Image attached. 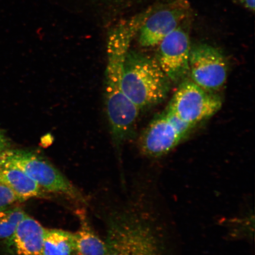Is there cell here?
I'll return each mask as SVG.
<instances>
[{
  "label": "cell",
  "instance_id": "1",
  "mask_svg": "<svg viewBox=\"0 0 255 255\" xmlns=\"http://www.w3.org/2000/svg\"><path fill=\"white\" fill-rule=\"evenodd\" d=\"M105 255H167L166 228L150 204L115 213L108 223Z\"/></svg>",
  "mask_w": 255,
  "mask_h": 255
},
{
  "label": "cell",
  "instance_id": "2",
  "mask_svg": "<svg viewBox=\"0 0 255 255\" xmlns=\"http://www.w3.org/2000/svg\"><path fill=\"white\" fill-rule=\"evenodd\" d=\"M137 31L136 25L128 21L111 34L108 42L105 104L112 137L117 148L131 135L140 110L124 94L122 87L124 60Z\"/></svg>",
  "mask_w": 255,
  "mask_h": 255
},
{
  "label": "cell",
  "instance_id": "3",
  "mask_svg": "<svg viewBox=\"0 0 255 255\" xmlns=\"http://www.w3.org/2000/svg\"><path fill=\"white\" fill-rule=\"evenodd\" d=\"M170 84L155 59L128 52L123 65V90L139 110L163 101L170 90Z\"/></svg>",
  "mask_w": 255,
  "mask_h": 255
},
{
  "label": "cell",
  "instance_id": "4",
  "mask_svg": "<svg viewBox=\"0 0 255 255\" xmlns=\"http://www.w3.org/2000/svg\"><path fill=\"white\" fill-rule=\"evenodd\" d=\"M0 164L19 169L44 191L84 200L81 193L65 175L49 162L33 152L6 149L0 154Z\"/></svg>",
  "mask_w": 255,
  "mask_h": 255
},
{
  "label": "cell",
  "instance_id": "5",
  "mask_svg": "<svg viewBox=\"0 0 255 255\" xmlns=\"http://www.w3.org/2000/svg\"><path fill=\"white\" fill-rule=\"evenodd\" d=\"M221 99L192 81L181 83L168 109L186 122L196 126L221 110Z\"/></svg>",
  "mask_w": 255,
  "mask_h": 255
},
{
  "label": "cell",
  "instance_id": "6",
  "mask_svg": "<svg viewBox=\"0 0 255 255\" xmlns=\"http://www.w3.org/2000/svg\"><path fill=\"white\" fill-rule=\"evenodd\" d=\"M189 73L191 81L205 90L218 91L228 75L227 60L221 50L206 44L191 47Z\"/></svg>",
  "mask_w": 255,
  "mask_h": 255
},
{
  "label": "cell",
  "instance_id": "7",
  "mask_svg": "<svg viewBox=\"0 0 255 255\" xmlns=\"http://www.w3.org/2000/svg\"><path fill=\"white\" fill-rule=\"evenodd\" d=\"M190 5L187 0H174L165 5L157 6L140 27L139 43L143 47L159 43L189 19Z\"/></svg>",
  "mask_w": 255,
  "mask_h": 255
},
{
  "label": "cell",
  "instance_id": "8",
  "mask_svg": "<svg viewBox=\"0 0 255 255\" xmlns=\"http://www.w3.org/2000/svg\"><path fill=\"white\" fill-rule=\"evenodd\" d=\"M184 23L159 43L157 60L171 82L178 83L189 74V34Z\"/></svg>",
  "mask_w": 255,
  "mask_h": 255
},
{
  "label": "cell",
  "instance_id": "9",
  "mask_svg": "<svg viewBox=\"0 0 255 255\" xmlns=\"http://www.w3.org/2000/svg\"><path fill=\"white\" fill-rule=\"evenodd\" d=\"M183 139L164 113L153 120L143 132L139 142L140 151L148 158H160Z\"/></svg>",
  "mask_w": 255,
  "mask_h": 255
},
{
  "label": "cell",
  "instance_id": "10",
  "mask_svg": "<svg viewBox=\"0 0 255 255\" xmlns=\"http://www.w3.org/2000/svg\"><path fill=\"white\" fill-rule=\"evenodd\" d=\"M45 231L39 222L26 215L9 241L17 255H41Z\"/></svg>",
  "mask_w": 255,
  "mask_h": 255
},
{
  "label": "cell",
  "instance_id": "11",
  "mask_svg": "<svg viewBox=\"0 0 255 255\" xmlns=\"http://www.w3.org/2000/svg\"><path fill=\"white\" fill-rule=\"evenodd\" d=\"M0 182L23 201L44 196V191L19 169L0 164Z\"/></svg>",
  "mask_w": 255,
  "mask_h": 255
},
{
  "label": "cell",
  "instance_id": "12",
  "mask_svg": "<svg viewBox=\"0 0 255 255\" xmlns=\"http://www.w3.org/2000/svg\"><path fill=\"white\" fill-rule=\"evenodd\" d=\"M41 255H78L75 234L62 229H46Z\"/></svg>",
  "mask_w": 255,
  "mask_h": 255
},
{
  "label": "cell",
  "instance_id": "13",
  "mask_svg": "<svg viewBox=\"0 0 255 255\" xmlns=\"http://www.w3.org/2000/svg\"><path fill=\"white\" fill-rule=\"evenodd\" d=\"M77 213L80 227L74 234L78 255H105V242L92 230L85 213Z\"/></svg>",
  "mask_w": 255,
  "mask_h": 255
},
{
  "label": "cell",
  "instance_id": "14",
  "mask_svg": "<svg viewBox=\"0 0 255 255\" xmlns=\"http://www.w3.org/2000/svg\"><path fill=\"white\" fill-rule=\"evenodd\" d=\"M255 218L254 212H251L242 216L235 217L223 222L228 229V237L234 240L246 239L253 241Z\"/></svg>",
  "mask_w": 255,
  "mask_h": 255
},
{
  "label": "cell",
  "instance_id": "15",
  "mask_svg": "<svg viewBox=\"0 0 255 255\" xmlns=\"http://www.w3.org/2000/svg\"><path fill=\"white\" fill-rule=\"evenodd\" d=\"M18 207H10L0 211V240L10 241L17 226L26 215Z\"/></svg>",
  "mask_w": 255,
  "mask_h": 255
},
{
  "label": "cell",
  "instance_id": "16",
  "mask_svg": "<svg viewBox=\"0 0 255 255\" xmlns=\"http://www.w3.org/2000/svg\"><path fill=\"white\" fill-rule=\"evenodd\" d=\"M165 114L172 126L174 127V128L177 130V131L184 139L195 127L180 119L179 117H178L176 114L170 110L167 109L165 111Z\"/></svg>",
  "mask_w": 255,
  "mask_h": 255
},
{
  "label": "cell",
  "instance_id": "17",
  "mask_svg": "<svg viewBox=\"0 0 255 255\" xmlns=\"http://www.w3.org/2000/svg\"><path fill=\"white\" fill-rule=\"evenodd\" d=\"M21 201L9 187L0 182V211L12 207Z\"/></svg>",
  "mask_w": 255,
  "mask_h": 255
},
{
  "label": "cell",
  "instance_id": "18",
  "mask_svg": "<svg viewBox=\"0 0 255 255\" xmlns=\"http://www.w3.org/2000/svg\"><path fill=\"white\" fill-rule=\"evenodd\" d=\"M8 142L4 133L0 130V154L8 149Z\"/></svg>",
  "mask_w": 255,
  "mask_h": 255
},
{
  "label": "cell",
  "instance_id": "19",
  "mask_svg": "<svg viewBox=\"0 0 255 255\" xmlns=\"http://www.w3.org/2000/svg\"><path fill=\"white\" fill-rule=\"evenodd\" d=\"M242 5L251 11H254L255 0H241Z\"/></svg>",
  "mask_w": 255,
  "mask_h": 255
}]
</instances>
